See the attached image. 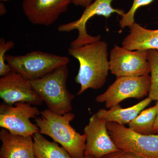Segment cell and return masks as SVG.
<instances>
[{
	"label": "cell",
	"instance_id": "cell-1",
	"mask_svg": "<svg viewBox=\"0 0 158 158\" xmlns=\"http://www.w3.org/2000/svg\"><path fill=\"white\" fill-rule=\"evenodd\" d=\"M68 53L80 64L75 79L81 85L77 95L87 89H100L105 85L110 70L107 43L100 40L81 46H70Z\"/></svg>",
	"mask_w": 158,
	"mask_h": 158
},
{
	"label": "cell",
	"instance_id": "cell-2",
	"mask_svg": "<svg viewBox=\"0 0 158 158\" xmlns=\"http://www.w3.org/2000/svg\"><path fill=\"white\" fill-rule=\"evenodd\" d=\"M40 117L35 118L39 132L49 136L59 143L73 158H83L86 136L81 135L71 126L75 115L69 112L60 115L46 109L40 112Z\"/></svg>",
	"mask_w": 158,
	"mask_h": 158
},
{
	"label": "cell",
	"instance_id": "cell-3",
	"mask_svg": "<svg viewBox=\"0 0 158 158\" xmlns=\"http://www.w3.org/2000/svg\"><path fill=\"white\" fill-rule=\"evenodd\" d=\"M68 75L67 65H63L41 78L31 81L48 109L58 115H64L72 110L75 97L66 86Z\"/></svg>",
	"mask_w": 158,
	"mask_h": 158
},
{
	"label": "cell",
	"instance_id": "cell-4",
	"mask_svg": "<svg viewBox=\"0 0 158 158\" xmlns=\"http://www.w3.org/2000/svg\"><path fill=\"white\" fill-rule=\"evenodd\" d=\"M5 59L12 72L30 81L41 78L70 62L68 57L37 51L22 56L6 55Z\"/></svg>",
	"mask_w": 158,
	"mask_h": 158
},
{
	"label": "cell",
	"instance_id": "cell-5",
	"mask_svg": "<svg viewBox=\"0 0 158 158\" xmlns=\"http://www.w3.org/2000/svg\"><path fill=\"white\" fill-rule=\"evenodd\" d=\"M108 132L119 149L147 158H158V134L144 135L114 122H107Z\"/></svg>",
	"mask_w": 158,
	"mask_h": 158
},
{
	"label": "cell",
	"instance_id": "cell-6",
	"mask_svg": "<svg viewBox=\"0 0 158 158\" xmlns=\"http://www.w3.org/2000/svg\"><path fill=\"white\" fill-rule=\"evenodd\" d=\"M14 105L3 102L0 105V127L13 135L25 137H33L35 133L39 132V128L31 121V118L40 115L38 108L27 103Z\"/></svg>",
	"mask_w": 158,
	"mask_h": 158
},
{
	"label": "cell",
	"instance_id": "cell-7",
	"mask_svg": "<svg viewBox=\"0 0 158 158\" xmlns=\"http://www.w3.org/2000/svg\"><path fill=\"white\" fill-rule=\"evenodd\" d=\"M150 87L149 75L117 77L104 93L96 97L95 100L98 103H105L106 107L110 109L126 99L144 98L148 95Z\"/></svg>",
	"mask_w": 158,
	"mask_h": 158
},
{
	"label": "cell",
	"instance_id": "cell-8",
	"mask_svg": "<svg viewBox=\"0 0 158 158\" xmlns=\"http://www.w3.org/2000/svg\"><path fill=\"white\" fill-rule=\"evenodd\" d=\"M113 0H95L93 3L86 7L81 16L78 19L58 27V31L61 32H69L77 30L78 36L71 42L70 47L81 46L100 40L101 36H90L87 33L86 25L88 21L95 15H102L108 18L113 13H116L122 16L125 13L123 9H114L112 6Z\"/></svg>",
	"mask_w": 158,
	"mask_h": 158
},
{
	"label": "cell",
	"instance_id": "cell-9",
	"mask_svg": "<svg viewBox=\"0 0 158 158\" xmlns=\"http://www.w3.org/2000/svg\"><path fill=\"white\" fill-rule=\"evenodd\" d=\"M110 70L116 77L150 73L147 50H130L116 45L110 52Z\"/></svg>",
	"mask_w": 158,
	"mask_h": 158
},
{
	"label": "cell",
	"instance_id": "cell-10",
	"mask_svg": "<svg viewBox=\"0 0 158 158\" xmlns=\"http://www.w3.org/2000/svg\"><path fill=\"white\" fill-rule=\"evenodd\" d=\"M0 97L3 102L10 105L23 102L41 106L43 102L31 81L14 72L0 78Z\"/></svg>",
	"mask_w": 158,
	"mask_h": 158
},
{
	"label": "cell",
	"instance_id": "cell-11",
	"mask_svg": "<svg viewBox=\"0 0 158 158\" xmlns=\"http://www.w3.org/2000/svg\"><path fill=\"white\" fill-rule=\"evenodd\" d=\"M84 133L86 136L85 156L101 158L121 150L109 135L107 122L99 118L96 113L89 119V123L84 128Z\"/></svg>",
	"mask_w": 158,
	"mask_h": 158
},
{
	"label": "cell",
	"instance_id": "cell-12",
	"mask_svg": "<svg viewBox=\"0 0 158 158\" xmlns=\"http://www.w3.org/2000/svg\"><path fill=\"white\" fill-rule=\"evenodd\" d=\"M71 0H23L22 9L32 24L50 26L65 12Z\"/></svg>",
	"mask_w": 158,
	"mask_h": 158
},
{
	"label": "cell",
	"instance_id": "cell-13",
	"mask_svg": "<svg viewBox=\"0 0 158 158\" xmlns=\"http://www.w3.org/2000/svg\"><path fill=\"white\" fill-rule=\"evenodd\" d=\"M0 140L2 142L0 158H35L32 136L13 135L2 128Z\"/></svg>",
	"mask_w": 158,
	"mask_h": 158
},
{
	"label": "cell",
	"instance_id": "cell-14",
	"mask_svg": "<svg viewBox=\"0 0 158 158\" xmlns=\"http://www.w3.org/2000/svg\"><path fill=\"white\" fill-rule=\"evenodd\" d=\"M122 42L123 47L130 50L158 51V29L149 30L135 23Z\"/></svg>",
	"mask_w": 158,
	"mask_h": 158
},
{
	"label": "cell",
	"instance_id": "cell-15",
	"mask_svg": "<svg viewBox=\"0 0 158 158\" xmlns=\"http://www.w3.org/2000/svg\"><path fill=\"white\" fill-rule=\"evenodd\" d=\"M152 101L148 97L132 106L122 108L120 105H116L109 110L100 109L96 113L99 118L107 122L116 123L124 125L129 123L137 117Z\"/></svg>",
	"mask_w": 158,
	"mask_h": 158
},
{
	"label": "cell",
	"instance_id": "cell-16",
	"mask_svg": "<svg viewBox=\"0 0 158 158\" xmlns=\"http://www.w3.org/2000/svg\"><path fill=\"white\" fill-rule=\"evenodd\" d=\"M35 158H73L63 147L49 141L40 132L33 136Z\"/></svg>",
	"mask_w": 158,
	"mask_h": 158
},
{
	"label": "cell",
	"instance_id": "cell-17",
	"mask_svg": "<svg viewBox=\"0 0 158 158\" xmlns=\"http://www.w3.org/2000/svg\"><path fill=\"white\" fill-rule=\"evenodd\" d=\"M158 110V105L157 103L153 106L143 110L129 123V128L135 132L142 135L153 134Z\"/></svg>",
	"mask_w": 158,
	"mask_h": 158
},
{
	"label": "cell",
	"instance_id": "cell-18",
	"mask_svg": "<svg viewBox=\"0 0 158 158\" xmlns=\"http://www.w3.org/2000/svg\"><path fill=\"white\" fill-rule=\"evenodd\" d=\"M147 59L151 74V87L148 97L152 101H158V51L147 50Z\"/></svg>",
	"mask_w": 158,
	"mask_h": 158
},
{
	"label": "cell",
	"instance_id": "cell-19",
	"mask_svg": "<svg viewBox=\"0 0 158 158\" xmlns=\"http://www.w3.org/2000/svg\"><path fill=\"white\" fill-rule=\"evenodd\" d=\"M154 0H134L132 6L127 13L122 16L119 21V25L122 29L125 27H129L135 23V15L137 9L142 6H146L151 4Z\"/></svg>",
	"mask_w": 158,
	"mask_h": 158
},
{
	"label": "cell",
	"instance_id": "cell-20",
	"mask_svg": "<svg viewBox=\"0 0 158 158\" xmlns=\"http://www.w3.org/2000/svg\"><path fill=\"white\" fill-rule=\"evenodd\" d=\"M15 43L11 40L6 41L4 38L0 39V76H5L12 72L10 65L5 59L6 53L14 48Z\"/></svg>",
	"mask_w": 158,
	"mask_h": 158
},
{
	"label": "cell",
	"instance_id": "cell-21",
	"mask_svg": "<svg viewBox=\"0 0 158 158\" xmlns=\"http://www.w3.org/2000/svg\"><path fill=\"white\" fill-rule=\"evenodd\" d=\"M93 0H71V3L77 6L86 8L91 4Z\"/></svg>",
	"mask_w": 158,
	"mask_h": 158
},
{
	"label": "cell",
	"instance_id": "cell-22",
	"mask_svg": "<svg viewBox=\"0 0 158 158\" xmlns=\"http://www.w3.org/2000/svg\"><path fill=\"white\" fill-rule=\"evenodd\" d=\"M101 158H125V152L120 150L105 156Z\"/></svg>",
	"mask_w": 158,
	"mask_h": 158
},
{
	"label": "cell",
	"instance_id": "cell-23",
	"mask_svg": "<svg viewBox=\"0 0 158 158\" xmlns=\"http://www.w3.org/2000/svg\"><path fill=\"white\" fill-rule=\"evenodd\" d=\"M156 103L158 105V101ZM153 134H158V110L153 129Z\"/></svg>",
	"mask_w": 158,
	"mask_h": 158
},
{
	"label": "cell",
	"instance_id": "cell-24",
	"mask_svg": "<svg viewBox=\"0 0 158 158\" xmlns=\"http://www.w3.org/2000/svg\"><path fill=\"white\" fill-rule=\"evenodd\" d=\"M125 158H147L130 152H125Z\"/></svg>",
	"mask_w": 158,
	"mask_h": 158
},
{
	"label": "cell",
	"instance_id": "cell-25",
	"mask_svg": "<svg viewBox=\"0 0 158 158\" xmlns=\"http://www.w3.org/2000/svg\"><path fill=\"white\" fill-rule=\"evenodd\" d=\"M7 12L6 6L3 3H0V15H3L6 14Z\"/></svg>",
	"mask_w": 158,
	"mask_h": 158
},
{
	"label": "cell",
	"instance_id": "cell-26",
	"mask_svg": "<svg viewBox=\"0 0 158 158\" xmlns=\"http://www.w3.org/2000/svg\"><path fill=\"white\" fill-rule=\"evenodd\" d=\"M83 158H94V157L92 156H85Z\"/></svg>",
	"mask_w": 158,
	"mask_h": 158
},
{
	"label": "cell",
	"instance_id": "cell-27",
	"mask_svg": "<svg viewBox=\"0 0 158 158\" xmlns=\"http://www.w3.org/2000/svg\"><path fill=\"white\" fill-rule=\"evenodd\" d=\"M0 1H2V2H8V1H11V0H0Z\"/></svg>",
	"mask_w": 158,
	"mask_h": 158
}]
</instances>
